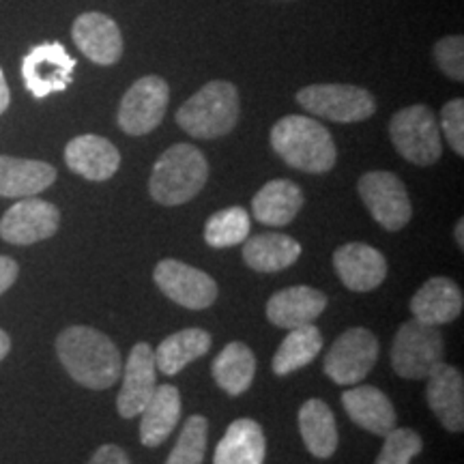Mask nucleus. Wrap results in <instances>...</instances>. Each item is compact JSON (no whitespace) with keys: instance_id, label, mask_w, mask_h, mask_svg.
<instances>
[{"instance_id":"obj_1","label":"nucleus","mask_w":464,"mask_h":464,"mask_svg":"<svg viewBox=\"0 0 464 464\" xmlns=\"http://www.w3.org/2000/svg\"><path fill=\"white\" fill-rule=\"evenodd\" d=\"M56 355L67 374L89 390H108L123 372V357L106 334L73 324L56 338Z\"/></svg>"},{"instance_id":"obj_2","label":"nucleus","mask_w":464,"mask_h":464,"mask_svg":"<svg viewBox=\"0 0 464 464\" xmlns=\"http://www.w3.org/2000/svg\"><path fill=\"white\" fill-rule=\"evenodd\" d=\"M271 147L290 168L310 174L329 172L338 160V150L327 127L301 114L277 121L271 130Z\"/></svg>"},{"instance_id":"obj_3","label":"nucleus","mask_w":464,"mask_h":464,"mask_svg":"<svg viewBox=\"0 0 464 464\" xmlns=\"http://www.w3.org/2000/svg\"><path fill=\"white\" fill-rule=\"evenodd\" d=\"M208 179V161L191 144H174L155 161L149 191L164 207L185 205L200 194Z\"/></svg>"},{"instance_id":"obj_4","label":"nucleus","mask_w":464,"mask_h":464,"mask_svg":"<svg viewBox=\"0 0 464 464\" xmlns=\"http://www.w3.org/2000/svg\"><path fill=\"white\" fill-rule=\"evenodd\" d=\"M239 112L241 106L237 86L224 82V80H213L179 108L177 123L191 138L213 140V138H222L235 130Z\"/></svg>"},{"instance_id":"obj_5","label":"nucleus","mask_w":464,"mask_h":464,"mask_svg":"<svg viewBox=\"0 0 464 464\" xmlns=\"http://www.w3.org/2000/svg\"><path fill=\"white\" fill-rule=\"evenodd\" d=\"M445 344L439 327L409 321L398 329L392 346V365L398 376L409 381H426L443 363Z\"/></svg>"},{"instance_id":"obj_6","label":"nucleus","mask_w":464,"mask_h":464,"mask_svg":"<svg viewBox=\"0 0 464 464\" xmlns=\"http://www.w3.org/2000/svg\"><path fill=\"white\" fill-rule=\"evenodd\" d=\"M390 136L398 153L415 166H432L443 153L437 116L421 103L392 116Z\"/></svg>"},{"instance_id":"obj_7","label":"nucleus","mask_w":464,"mask_h":464,"mask_svg":"<svg viewBox=\"0 0 464 464\" xmlns=\"http://www.w3.org/2000/svg\"><path fill=\"white\" fill-rule=\"evenodd\" d=\"M297 102L307 112L334 123H362L376 112L370 91L353 84H312L297 92Z\"/></svg>"},{"instance_id":"obj_8","label":"nucleus","mask_w":464,"mask_h":464,"mask_svg":"<svg viewBox=\"0 0 464 464\" xmlns=\"http://www.w3.org/2000/svg\"><path fill=\"white\" fill-rule=\"evenodd\" d=\"M379 359V340L363 327L348 329L324 355V374L335 385H357L372 372Z\"/></svg>"},{"instance_id":"obj_9","label":"nucleus","mask_w":464,"mask_h":464,"mask_svg":"<svg viewBox=\"0 0 464 464\" xmlns=\"http://www.w3.org/2000/svg\"><path fill=\"white\" fill-rule=\"evenodd\" d=\"M357 188L370 216L385 230H400L411 222L413 207H411L409 191L393 172H365L359 179Z\"/></svg>"},{"instance_id":"obj_10","label":"nucleus","mask_w":464,"mask_h":464,"mask_svg":"<svg viewBox=\"0 0 464 464\" xmlns=\"http://www.w3.org/2000/svg\"><path fill=\"white\" fill-rule=\"evenodd\" d=\"M170 89L160 75H144L133 82L119 106V127L130 136H144L164 121Z\"/></svg>"},{"instance_id":"obj_11","label":"nucleus","mask_w":464,"mask_h":464,"mask_svg":"<svg viewBox=\"0 0 464 464\" xmlns=\"http://www.w3.org/2000/svg\"><path fill=\"white\" fill-rule=\"evenodd\" d=\"M75 58L58 42L34 45L22 61V78L37 100L65 91L73 80Z\"/></svg>"},{"instance_id":"obj_12","label":"nucleus","mask_w":464,"mask_h":464,"mask_svg":"<svg viewBox=\"0 0 464 464\" xmlns=\"http://www.w3.org/2000/svg\"><path fill=\"white\" fill-rule=\"evenodd\" d=\"M153 280L168 299L188 307V310H207L218 299L216 280L205 271L185 265L181 260H161L155 266Z\"/></svg>"},{"instance_id":"obj_13","label":"nucleus","mask_w":464,"mask_h":464,"mask_svg":"<svg viewBox=\"0 0 464 464\" xmlns=\"http://www.w3.org/2000/svg\"><path fill=\"white\" fill-rule=\"evenodd\" d=\"M61 211L48 200L20 198L0 219V237L11 246H33L56 235Z\"/></svg>"},{"instance_id":"obj_14","label":"nucleus","mask_w":464,"mask_h":464,"mask_svg":"<svg viewBox=\"0 0 464 464\" xmlns=\"http://www.w3.org/2000/svg\"><path fill=\"white\" fill-rule=\"evenodd\" d=\"M123 385H121L116 409L125 420L138 417L142 409L158 390V365H155V353L147 342H138L131 348L130 359L123 365Z\"/></svg>"},{"instance_id":"obj_15","label":"nucleus","mask_w":464,"mask_h":464,"mask_svg":"<svg viewBox=\"0 0 464 464\" xmlns=\"http://www.w3.org/2000/svg\"><path fill=\"white\" fill-rule=\"evenodd\" d=\"M72 37L78 50L95 65H114L123 56V34L119 24L100 11L80 15L72 26Z\"/></svg>"},{"instance_id":"obj_16","label":"nucleus","mask_w":464,"mask_h":464,"mask_svg":"<svg viewBox=\"0 0 464 464\" xmlns=\"http://www.w3.org/2000/svg\"><path fill=\"white\" fill-rule=\"evenodd\" d=\"M335 274L342 284L355 293H370L387 277V260L368 243H346L334 254Z\"/></svg>"},{"instance_id":"obj_17","label":"nucleus","mask_w":464,"mask_h":464,"mask_svg":"<svg viewBox=\"0 0 464 464\" xmlns=\"http://www.w3.org/2000/svg\"><path fill=\"white\" fill-rule=\"evenodd\" d=\"M426 398L440 426L450 432L464 430V379L454 365L440 363L426 379Z\"/></svg>"},{"instance_id":"obj_18","label":"nucleus","mask_w":464,"mask_h":464,"mask_svg":"<svg viewBox=\"0 0 464 464\" xmlns=\"http://www.w3.org/2000/svg\"><path fill=\"white\" fill-rule=\"evenodd\" d=\"M65 161L69 170L89 181H108L119 170L121 153L106 138L84 133L67 144Z\"/></svg>"},{"instance_id":"obj_19","label":"nucleus","mask_w":464,"mask_h":464,"mask_svg":"<svg viewBox=\"0 0 464 464\" xmlns=\"http://www.w3.org/2000/svg\"><path fill=\"white\" fill-rule=\"evenodd\" d=\"M462 290L450 277H430L411 299V312L415 321L440 327L456 321L462 314Z\"/></svg>"},{"instance_id":"obj_20","label":"nucleus","mask_w":464,"mask_h":464,"mask_svg":"<svg viewBox=\"0 0 464 464\" xmlns=\"http://www.w3.org/2000/svg\"><path fill=\"white\" fill-rule=\"evenodd\" d=\"M327 307V295L310 286H290L276 293L266 304V318L282 329L314 323Z\"/></svg>"},{"instance_id":"obj_21","label":"nucleus","mask_w":464,"mask_h":464,"mask_svg":"<svg viewBox=\"0 0 464 464\" xmlns=\"http://www.w3.org/2000/svg\"><path fill=\"white\" fill-rule=\"evenodd\" d=\"M346 415L363 430L385 437L387 432L396 428L398 415L392 400L381 390L372 385H359L342 393Z\"/></svg>"},{"instance_id":"obj_22","label":"nucleus","mask_w":464,"mask_h":464,"mask_svg":"<svg viewBox=\"0 0 464 464\" xmlns=\"http://www.w3.org/2000/svg\"><path fill=\"white\" fill-rule=\"evenodd\" d=\"M56 181V168L37 160H20L0 155V196L31 198Z\"/></svg>"},{"instance_id":"obj_23","label":"nucleus","mask_w":464,"mask_h":464,"mask_svg":"<svg viewBox=\"0 0 464 464\" xmlns=\"http://www.w3.org/2000/svg\"><path fill=\"white\" fill-rule=\"evenodd\" d=\"M181 393L177 387L158 385L140 413V443L144 448H160L170 437L181 420Z\"/></svg>"},{"instance_id":"obj_24","label":"nucleus","mask_w":464,"mask_h":464,"mask_svg":"<svg viewBox=\"0 0 464 464\" xmlns=\"http://www.w3.org/2000/svg\"><path fill=\"white\" fill-rule=\"evenodd\" d=\"M301 207H304L301 188L288 179H276V181L263 185L252 200L254 218L260 224L274 226V228L293 222Z\"/></svg>"},{"instance_id":"obj_25","label":"nucleus","mask_w":464,"mask_h":464,"mask_svg":"<svg viewBox=\"0 0 464 464\" xmlns=\"http://www.w3.org/2000/svg\"><path fill=\"white\" fill-rule=\"evenodd\" d=\"M265 456L263 426L254 420H237L218 443L213 464H265Z\"/></svg>"},{"instance_id":"obj_26","label":"nucleus","mask_w":464,"mask_h":464,"mask_svg":"<svg viewBox=\"0 0 464 464\" xmlns=\"http://www.w3.org/2000/svg\"><path fill=\"white\" fill-rule=\"evenodd\" d=\"M243 246V260L249 269L260 274H276L295 265L301 256V246L293 237L280 232H265V235L247 237Z\"/></svg>"},{"instance_id":"obj_27","label":"nucleus","mask_w":464,"mask_h":464,"mask_svg":"<svg viewBox=\"0 0 464 464\" xmlns=\"http://www.w3.org/2000/svg\"><path fill=\"white\" fill-rule=\"evenodd\" d=\"M299 432L314 458H332L338 450V426L327 402L312 398L299 409Z\"/></svg>"},{"instance_id":"obj_28","label":"nucleus","mask_w":464,"mask_h":464,"mask_svg":"<svg viewBox=\"0 0 464 464\" xmlns=\"http://www.w3.org/2000/svg\"><path fill=\"white\" fill-rule=\"evenodd\" d=\"M213 379L228 396H243L256 374V357L243 342H230L213 362Z\"/></svg>"},{"instance_id":"obj_29","label":"nucleus","mask_w":464,"mask_h":464,"mask_svg":"<svg viewBox=\"0 0 464 464\" xmlns=\"http://www.w3.org/2000/svg\"><path fill=\"white\" fill-rule=\"evenodd\" d=\"M208 348H211L208 332L205 329H183V332L168 335L158 348H153L155 365L164 374L174 376L194 359L207 355Z\"/></svg>"},{"instance_id":"obj_30","label":"nucleus","mask_w":464,"mask_h":464,"mask_svg":"<svg viewBox=\"0 0 464 464\" xmlns=\"http://www.w3.org/2000/svg\"><path fill=\"white\" fill-rule=\"evenodd\" d=\"M323 348V335L314 324H301V327L290 329V334L284 338V342L277 348L274 363V372L277 376H286L290 372L305 368L318 357Z\"/></svg>"},{"instance_id":"obj_31","label":"nucleus","mask_w":464,"mask_h":464,"mask_svg":"<svg viewBox=\"0 0 464 464\" xmlns=\"http://www.w3.org/2000/svg\"><path fill=\"white\" fill-rule=\"evenodd\" d=\"M249 213L243 207H228L207 219L205 241L211 247L241 246L249 237Z\"/></svg>"},{"instance_id":"obj_32","label":"nucleus","mask_w":464,"mask_h":464,"mask_svg":"<svg viewBox=\"0 0 464 464\" xmlns=\"http://www.w3.org/2000/svg\"><path fill=\"white\" fill-rule=\"evenodd\" d=\"M208 421L202 415H191L185 421L177 445H174L166 464H202L207 451Z\"/></svg>"},{"instance_id":"obj_33","label":"nucleus","mask_w":464,"mask_h":464,"mask_svg":"<svg viewBox=\"0 0 464 464\" xmlns=\"http://www.w3.org/2000/svg\"><path fill=\"white\" fill-rule=\"evenodd\" d=\"M423 450V439L413 428H393L385 434V445H382L379 458L374 464H411L415 456Z\"/></svg>"},{"instance_id":"obj_34","label":"nucleus","mask_w":464,"mask_h":464,"mask_svg":"<svg viewBox=\"0 0 464 464\" xmlns=\"http://www.w3.org/2000/svg\"><path fill=\"white\" fill-rule=\"evenodd\" d=\"M434 61L440 72L448 78L462 82L464 80V37L462 34H451L443 37L434 45Z\"/></svg>"},{"instance_id":"obj_35","label":"nucleus","mask_w":464,"mask_h":464,"mask_svg":"<svg viewBox=\"0 0 464 464\" xmlns=\"http://www.w3.org/2000/svg\"><path fill=\"white\" fill-rule=\"evenodd\" d=\"M440 127H443L445 138L450 147L458 155H464V102L451 100L440 110Z\"/></svg>"},{"instance_id":"obj_36","label":"nucleus","mask_w":464,"mask_h":464,"mask_svg":"<svg viewBox=\"0 0 464 464\" xmlns=\"http://www.w3.org/2000/svg\"><path fill=\"white\" fill-rule=\"evenodd\" d=\"M89 464H131V462H130V456H127L119 445H102V448L92 454Z\"/></svg>"},{"instance_id":"obj_37","label":"nucleus","mask_w":464,"mask_h":464,"mask_svg":"<svg viewBox=\"0 0 464 464\" xmlns=\"http://www.w3.org/2000/svg\"><path fill=\"white\" fill-rule=\"evenodd\" d=\"M17 276H20V266H17L15 260L9 256H0V295H5L14 286Z\"/></svg>"},{"instance_id":"obj_38","label":"nucleus","mask_w":464,"mask_h":464,"mask_svg":"<svg viewBox=\"0 0 464 464\" xmlns=\"http://www.w3.org/2000/svg\"><path fill=\"white\" fill-rule=\"evenodd\" d=\"M9 102H11V92H9L7 80H5L3 69H0V114H5V110L9 108Z\"/></svg>"},{"instance_id":"obj_39","label":"nucleus","mask_w":464,"mask_h":464,"mask_svg":"<svg viewBox=\"0 0 464 464\" xmlns=\"http://www.w3.org/2000/svg\"><path fill=\"white\" fill-rule=\"evenodd\" d=\"M9 351H11V338L7 335V332L0 329V362L9 355Z\"/></svg>"},{"instance_id":"obj_40","label":"nucleus","mask_w":464,"mask_h":464,"mask_svg":"<svg viewBox=\"0 0 464 464\" xmlns=\"http://www.w3.org/2000/svg\"><path fill=\"white\" fill-rule=\"evenodd\" d=\"M454 237H456V243H458V247L464 249V222H462V219H458V224H456V230H454Z\"/></svg>"}]
</instances>
